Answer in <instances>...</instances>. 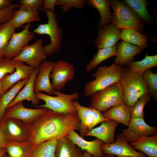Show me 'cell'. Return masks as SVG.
I'll return each mask as SVG.
<instances>
[{
    "mask_svg": "<svg viewBox=\"0 0 157 157\" xmlns=\"http://www.w3.org/2000/svg\"><path fill=\"white\" fill-rule=\"evenodd\" d=\"M98 50L87 65L85 71L90 72L94 69L99 64L109 58L116 55V45L98 49Z\"/></svg>",
    "mask_w": 157,
    "mask_h": 157,
    "instance_id": "obj_30",
    "label": "cell"
},
{
    "mask_svg": "<svg viewBox=\"0 0 157 157\" xmlns=\"http://www.w3.org/2000/svg\"><path fill=\"white\" fill-rule=\"evenodd\" d=\"M82 157H94L92 155L85 151H83ZM104 157H106V155Z\"/></svg>",
    "mask_w": 157,
    "mask_h": 157,
    "instance_id": "obj_46",
    "label": "cell"
},
{
    "mask_svg": "<svg viewBox=\"0 0 157 157\" xmlns=\"http://www.w3.org/2000/svg\"><path fill=\"white\" fill-rule=\"evenodd\" d=\"M111 0H87L86 4L98 11L100 19L97 28L112 23V13L110 10Z\"/></svg>",
    "mask_w": 157,
    "mask_h": 157,
    "instance_id": "obj_23",
    "label": "cell"
},
{
    "mask_svg": "<svg viewBox=\"0 0 157 157\" xmlns=\"http://www.w3.org/2000/svg\"><path fill=\"white\" fill-rule=\"evenodd\" d=\"M123 67L114 63L106 67L101 66L97 68L92 74L95 79L85 84L83 94L86 97L91 96L94 93L116 83H119Z\"/></svg>",
    "mask_w": 157,
    "mask_h": 157,
    "instance_id": "obj_4",
    "label": "cell"
},
{
    "mask_svg": "<svg viewBox=\"0 0 157 157\" xmlns=\"http://www.w3.org/2000/svg\"><path fill=\"white\" fill-rule=\"evenodd\" d=\"M116 47L114 63L121 66L128 64L135 56L142 51L141 48L123 41L118 42Z\"/></svg>",
    "mask_w": 157,
    "mask_h": 157,
    "instance_id": "obj_21",
    "label": "cell"
},
{
    "mask_svg": "<svg viewBox=\"0 0 157 157\" xmlns=\"http://www.w3.org/2000/svg\"><path fill=\"white\" fill-rule=\"evenodd\" d=\"M28 78L18 82L1 94L0 97V112L3 115L9 104L26 85Z\"/></svg>",
    "mask_w": 157,
    "mask_h": 157,
    "instance_id": "obj_31",
    "label": "cell"
},
{
    "mask_svg": "<svg viewBox=\"0 0 157 157\" xmlns=\"http://www.w3.org/2000/svg\"><path fill=\"white\" fill-rule=\"evenodd\" d=\"M47 109L42 108H28L24 106L23 101H21L7 108L3 113V116L19 119L29 125Z\"/></svg>",
    "mask_w": 157,
    "mask_h": 157,
    "instance_id": "obj_14",
    "label": "cell"
},
{
    "mask_svg": "<svg viewBox=\"0 0 157 157\" xmlns=\"http://www.w3.org/2000/svg\"><path fill=\"white\" fill-rule=\"evenodd\" d=\"M53 63L51 61L45 60L41 64L35 81V92H44L49 95L54 94L55 90L53 88L50 80Z\"/></svg>",
    "mask_w": 157,
    "mask_h": 157,
    "instance_id": "obj_16",
    "label": "cell"
},
{
    "mask_svg": "<svg viewBox=\"0 0 157 157\" xmlns=\"http://www.w3.org/2000/svg\"><path fill=\"white\" fill-rule=\"evenodd\" d=\"M130 145L148 157H157V134L141 138L130 142Z\"/></svg>",
    "mask_w": 157,
    "mask_h": 157,
    "instance_id": "obj_25",
    "label": "cell"
},
{
    "mask_svg": "<svg viewBox=\"0 0 157 157\" xmlns=\"http://www.w3.org/2000/svg\"><path fill=\"white\" fill-rule=\"evenodd\" d=\"M151 99V96L149 93L144 94L141 96L133 105L130 107L131 118H144V108L146 104Z\"/></svg>",
    "mask_w": 157,
    "mask_h": 157,
    "instance_id": "obj_36",
    "label": "cell"
},
{
    "mask_svg": "<svg viewBox=\"0 0 157 157\" xmlns=\"http://www.w3.org/2000/svg\"><path fill=\"white\" fill-rule=\"evenodd\" d=\"M56 0H44L42 7L43 9L54 12L55 8L56 6Z\"/></svg>",
    "mask_w": 157,
    "mask_h": 157,
    "instance_id": "obj_42",
    "label": "cell"
},
{
    "mask_svg": "<svg viewBox=\"0 0 157 157\" xmlns=\"http://www.w3.org/2000/svg\"><path fill=\"white\" fill-rule=\"evenodd\" d=\"M0 126L9 141L29 140V126L20 120L3 116Z\"/></svg>",
    "mask_w": 157,
    "mask_h": 157,
    "instance_id": "obj_9",
    "label": "cell"
},
{
    "mask_svg": "<svg viewBox=\"0 0 157 157\" xmlns=\"http://www.w3.org/2000/svg\"><path fill=\"white\" fill-rule=\"evenodd\" d=\"M82 151L88 152L94 157H104L101 147L104 144L101 140L97 138L91 141L84 139L75 131H71L66 136Z\"/></svg>",
    "mask_w": 157,
    "mask_h": 157,
    "instance_id": "obj_18",
    "label": "cell"
},
{
    "mask_svg": "<svg viewBox=\"0 0 157 157\" xmlns=\"http://www.w3.org/2000/svg\"><path fill=\"white\" fill-rule=\"evenodd\" d=\"M83 153L66 136L57 141L55 157H82Z\"/></svg>",
    "mask_w": 157,
    "mask_h": 157,
    "instance_id": "obj_26",
    "label": "cell"
},
{
    "mask_svg": "<svg viewBox=\"0 0 157 157\" xmlns=\"http://www.w3.org/2000/svg\"><path fill=\"white\" fill-rule=\"evenodd\" d=\"M86 0H56V6L62 10L60 15L69 11L72 8L81 10L86 5Z\"/></svg>",
    "mask_w": 157,
    "mask_h": 157,
    "instance_id": "obj_38",
    "label": "cell"
},
{
    "mask_svg": "<svg viewBox=\"0 0 157 157\" xmlns=\"http://www.w3.org/2000/svg\"><path fill=\"white\" fill-rule=\"evenodd\" d=\"M34 69L25 65L24 63L19 62L16 65L14 72L8 74L6 77L2 87L3 93L7 91L18 82L29 78Z\"/></svg>",
    "mask_w": 157,
    "mask_h": 157,
    "instance_id": "obj_22",
    "label": "cell"
},
{
    "mask_svg": "<svg viewBox=\"0 0 157 157\" xmlns=\"http://www.w3.org/2000/svg\"><path fill=\"white\" fill-rule=\"evenodd\" d=\"M20 61L5 57L0 58V79L15 71L16 65Z\"/></svg>",
    "mask_w": 157,
    "mask_h": 157,
    "instance_id": "obj_39",
    "label": "cell"
},
{
    "mask_svg": "<svg viewBox=\"0 0 157 157\" xmlns=\"http://www.w3.org/2000/svg\"><path fill=\"white\" fill-rule=\"evenodd\" d=\"M80 120V135L83 138L97 124L111 119L105 117L101 112L94 108L83 106L77 100L73 102Z\"/></svg>",
    "mask_w": 157,
    "mask_h": 157,
    "instance_id": "obj_8",
    "label": "cell"
},
{
    "mask_svg": "<svg viewBox=\"0 0 157 157\" xmlns=\"http://www.w3.org/2000/svg\"><path fill=\"white\" fill-rule=\"evenodd\" d=\"M57 140L42 143L33 149L29 157H55Z\"/></svg>",
    "mask_w": 157,
    "mask_h": 157,
    "instance_id": "obj_33",
    "label": "cell"
},
{
    "mask_svg": "<svg viewBox=\"0 0 157 157\" xmlns=\"http://www.w3.org/2000/svg\"><path fill=\"white\" fill-rule=\"evenodd\" d=\"M42 10L46 14L48 20L47 23L40 24L34 29L33 32L39 35H49L50 42L43 46L44 51L47 57L59 52L61 49L63 41V31L59 26L57 15L54 12L44 10Z\"/></svg>",
    "mask_w": 157,
    "mask_h": 157,
    "instance_id": "obj_3",
    "label": "cell"
},
{
    "mask_svg": "<svg viewBox=\"0 0 157 157\" xmlns=\"http://www.w3.org/2000/svg\"><path fill=\"white\" fill-rule=\"evenodd\" d=\"M128 65L131 70L141 74L144 71L157 66V55L148 56L140 61H131Z\"/></svg>",
    "mask_w": 157,
    "mask_h": 157,
    "instance_id": "obj_35",
    "label": "cell"
},
{
    "mask_svg": "<svg viewBox=\"0 0 157 157\" xmlns=\"http://www.w3.org/2000/svg\"><path fill=\"white\" fill-rule=\"evenodd\" d=\"M148 36L131 29H123L120 33V39L132 44L136 45L142 49L148 47Z\"/></svg>",
    "mask_w": 157,
    "mask_h": 157,
    "instance_id": "obj_29",
    "label": "cell"
},
{
    "mask_svg": "<svg viewBox=\"0 0 157 157\" xmlns=\"http://www.w3.org/2000/svg\"><path fill=\"white\" fill-rule=\"evenodd\" d=\"M3 157H7V154L6 153V154L4 156H3Z\"/></svg>",
    "mask_w": 157,
    "mask_h": 157,
    "instance_id": "obj_50",
    "label": "cell"
},
{
    "mask_svg": "<svg viewBox=\"0 0 157 157\" xmlns=\"http://www.w3.org/2000/svg\"><path fill=\"white\" fill-rule=\"evenodd\" d=\"M39 70V68L34 69L26 83L9 104L7 108L10 107L19 102L23 101L24 100L31 101L34 106L38 105L39 99L37 97L35 91L34 83Z\"/></svg>",
    "mask_w": 157,
    "mask_h": 157,
    "instance_id": "obj_19",
    "label": "cell"
},
{
    "mask_svg": "<svg viewBox=\"0 0 157 157\" xmlns=\"http://www.w3.org/2000/svg\"><path fill=\"white\" fill-rule=\"evenodd\" d=\"M119 83L123 90V101L129 107L143 94L149 93L146 83L141 74L134 72L128 67H123Z\"/></svg>",
    "mask_w": 157,
    "mask_h": 157,
    "instance_id": "obj_2",
    "label": "cell"
},
{
    "mask_svg": "<svg viewBox=\"0 0 157 157\" xmlns=\"http://www.w3.org/2000/svg\"><path fill=\"white\" fill-rule=\"evenodd\" d=\"M8 75H6L3 78L0 79V97L3 94L2 91V87L3 83Z\"/></svg>",
    "mask_w": 157,
    "mask_h": 157,
    "instance_id": "obj_45",
    "label": "cell"
},
{
    "mask_svg": "<svg viewBox=\"0 0 157 157\" xmlns=\"http://www.w3.org/2000/svg\"><path fill=\"white\" fill-rule=\"evenodd\" d=\"M103 115L106 118L127 126L131 118L130 107L124 103L111 108Z\"/></svg>",
    "mask_w": 157,
    "mask_h": 157,
    "instance_id": "obj_24",
    "label": "cell"
},
{
    "mask_svg": "<svg viewBox=\"0 0 157 157\" xmlns=\"http://www.w3.org/2000/svg\"><path fill=\"white\" fill-rule=\"evenodd\" d=\"M128 142L120 133L117 135L116 140L113 143L103 144L101 150L105 155H116L117 157H147L142 152L135 151Z\"/></svg>",
    "mask_w": 157,
    "mask_h": 157,
    "instance_id": "obj_12",
    "label": "cell"
},
{
    "mask_svg": "<svg viewBox=\"0 0 157 157\" xmlns=\"http://www.w3.org/2000/svg\"><path fill=\"white\" fill-rule=\"evenodd\" d=\"M98 35L94 43L98 49L115 45L120 39L121 32L112 23L99 28Z\"/></svg>",
    "mask_w": 157,
    "mask_h": 157,
    "instance_id": "obj_17",
    "label": "cell"
},
{
    "mask_svg": "<svg viewBox=\"0 0 157 157\" xmlns=\"http://www.w3.org/2000/svg\"><path fill=\"white\" fill-rule=\"evenodd\" d=\"M9 142L0 126V149H3Z\"/></svg>",
    "mask_w": 157,
    "mask_h": 157,
    "instance_id": "obj_43",
    "label": "cell"
},
{
    "mask_svg": "<svg viewBox=\"0 0 157 157\" xmlns=\"http://www.w3.org/2000/svg\"><path fill=\"white\" fill-rule=\"evenodd\" d=\"M106 157H116L114 155H106Z\"/></svg>",
    "mask_w": 157,
    "mask_h": 157,
    "instance_id": "obj_49",
    "label": "cell"
},
{
    "mask_svg": "<svg viewBox=\"0 0 157 157\" xmlns=\"http://www.w3.org/2000/svg\"><path fill=\"white\" fill-rule=\"evenodd\" d=\"M6 153V151L4 149H0V157H3Z\"/></svg>",
    "mask_w": 157,
    "mask_h": 157,
    "instance_id": "obj_47",
    "label": "cell"
},
{
    "mask_svg": "<svg viewBox=\"0 0 157 157\" xmlns=\"http://www.w3.org/2000/svg\"><path fill=\"white\" fill-rule=\"evenodd\" d=\"M88 107L101 112H105L111 108L123 103V90L119 83H113L97 91L91 96Z\"/></svg>",
    "mask_w": 157,
    "mask_h": 157,
    "instance_id": "obj_7",
    "label": "cell"
},
{
    "mask_svg": "<svg viewBox=\"0 0 157 157\" xmlns=\"http://www.w3.org/2000/svg\"><path fill=\"white\" fill-rule=\"evenodd\" d=\"M43 40L40 39L31 45H26L18 55L12 59L25 63L34 69L38 68L47 57L43 49Z\"/></svg>",
    "mask_w": 157,
    "mask_h": 157,
    "instance_id": "obj_11",
    "label": "cell"
},
{
    "mask_svg": "<svg viewBox=\"0 0 157 157\" xmlns=\"http://www.w3.org/2000/svg\"><path fill=\"white\" fill-rule=\"evenodd\" d=\"M124 2L143 20L148 23L151 22V17L147 8L145 0H124Z\"/></svg>",
    "mask_w": 157,
    "mask_h": 157,
    "instance_id": "obj_34",
    "label": "cell"
},
{
    "mask_svg": "<svg viewBox=\"0 0 157 157\" xmlns=\"http://www.w3.org/2000/svg\"><path fill=\"white\" fill-rule=\"evenodd\" d=\"M44 0H19V8L27 10H40Z\"/></svg>",
    "mask_w": 157,
    "mask_h": 157,
    "instance_id": "obj_40",
    "label": "cell"
},
{
    "mask_svg": "<svg viewBox=\"0 0 157 157\" xmlns=\"http://www.w3.org/2000/svg\"><path fill=\"white\" fill-rule=\"evenodd\" d=\"M33 149L27 141H9L3 149L8 157H29Z\"/></svg>",
    "mask_w": 157,
    "mask_h": 157,
    "instance_id": "obj_28",
    "label": "cell"
},
{
    "mask_svg": "<svg viewBox=\"0 0 157 157\" xmlns=\"http://www.w3.org/2000/svg\"><path fill=\"white\" fill-rule=\"evenodd\" d=\"M79 122L76 112L65 114L47 109L29 125L28 141L33 148L47 141H58L72 130L79 131Z\"/></svg>",
    "mask_w": 157,
    "mask_h": 157,
    "instance_id": "obj_1",
    "label": "cell"
},
{
    "mask_svg": "<svg viewBox=\"0 0 157 157\" xmlns=\"http://www.w3.org/2000/svg\"><path fill=\"white\" fill-rule=\"evenodd\" d=\"M75 74L74 66L67 61L59 60L53 63L50 75L53 88L58 91L62 90L67 82L74 79Z\"/></svg>",
    "mask_w": 157,
    "mask_h": 157,
    "instance_id": "obj_10",
    "label": "cell"
},
{
    "mask_svg": "<svg viewBox=\"0 0 157 157\" xmlns=\"http://www.w3.org/2000/svg\"><path fill=\"white\" fill-rule=\"evenodd\" d=\"M119 123L112 120L105 121L99 126L93 128L85 135L86 136L96 137L102 140L105 144L113 143L115 132Z\"/></svg>",
    "mask_w": 157,
    "mask_h": 157,
    "instance_id": "obj_20",
    "label": "cell"
},
{
    "mask_svg": "<svg viewBox=\"0 0 157 157\" xmlns=\"http://www.w3.org/2000/svg\"><path fill=\"white\" fill-rule=\"evenodd\" d=\"M141 74L147 83L149 94L157 101V74L153 73L149 69L144 71Z\"/></svg>",
    "mask_w": 157,
    "mask_h": 157,
    "instance_id": "obj_37",
    "label": "cell"
},
{
    "mask_svg": "<svg viewBox=\"0 0 157 157\" xmlns=\"http://www.w3.org/2000/svg\"><path fill=\"white\" fill-rule=\"evenodd\" d=\"M13 24L16 28H20L24 24L41 20L39 10H27L18 8L11 19Z\"/></svg>",
    "mask_w": 157,
    "mask_h": 157,
    "instance_id": "obj_27",
    "label": "cell"
},
{
    "mask_svg": "<svg viewBox=\"0 0 157 157\" xmlns=\"http://www.w3.org/2000/svg\"><path fill=\"white\" fill-rule=\"evenodd\" d=\"M19 6L18 3H12L6 8L0 10V24L11 19Z\"/></svg>",
    "mask_w": 157,
    "mask_h": 157,
    "instance_id": "obj_41",
    "label": "cell"
},
{
    "mask_svg": "<svg viewBox=\"0 0 157 157\" xmlns=\"http://www.w3.org/2000/svg\"><path fill=\"white\" fill-rule=\"evenodd\" d=\"M110 7L113 11L111 23L117 28L144 32L145 23L136 15L125 2L112 0Z\"/></svg>",
    "mask_w": 157,
    "mask_h": 157,
    "instance_id": "obj_5",
    "label": "cell"
},
{
    "mask_svg": "<svg viewBox=\"0 0 157 157\" xmlns=\"http://www.w3.org/2000/svg\"><path fill=\"white\" fill-rule=\"evenodd\" d=\"M16 29L11 19L0 24V58L5 57L6 49Z\"/></svg>",
    "mask_w": 157,
    "mask_h": 157,
    "instance_id": "obj_32",
    "label": "cell"
},
{
    "mask_svg": "<svg viewBox=\"0 0 157 157\" xmlns=\"http://www.w3.org/2000/svg\"><path fill=\"white\" fill-rule=\"evenodd\" d=\"M13 0H0V10L4 9L12 4Z\"/></svg>",
    "mask_w": 157,
    "mask_h": 157,
    "instance_id": "obj_44",
    "label": "cell"
},
{
    "mask_svg": "<svg viewBox=\"0 0 157 157\" xmlns=\"http://www.w3.org/2000/svg\"><path fill=\"white\" fill-rule=\"evenodd\" d=\"M31 26L30 24H28L22 30L13 34L6 49L5 58L12 59L17 56L34 38L35 33L29 31Z\"/></svg>",
    "mask_w": 157,
    "mask_h": 157,
    "instance_id": "obj_15",
    "label": "cell"
},
{
    "mask_svg": "<svg viewBox=\"0 0 157 157\" xmlns=\"http://www.w3.org/2000/svg\"><path fill=\"white\" fill-rule=\"evenodd\" d=\"M3 117V115L0 112V126Z\"/></svg>",
    "mask_w": 157,
    "mask_h": 157,
    "instance_id": "obj_48",
    "label": "cell"
},
{
    "mask_svg": "<svg viewBox=\"0 0 157 157\" xmlns=\"http://www.w3.org/2000/svg\"><path fill=\"white\" fill-rule=\"evenodd\" d=\"M127 126V129L122 130V133L130 142L157 134V128L148 124L143 118H131Z\"/></svg>",
    "mask_w": 157,
    "mask_h": 157,
    "instance_id": "obj_13",
    "label": "cell"
},
{
    "mask_svg": "<svg viewBox=\"0 0 157 157\" xmlns=\"http://www.w3.org/2000/svg\"><path fill=\"white\" fill-rule=\"evenodd\" d=\"M54 94L56 96L46 94L42 92H35L38 98L44 101V104L34 106L46 108L56 112L65 114L76 112L73 102L79 98V94L78 92L65 94L55 90Z\"/></svg>",
    "mask_w": 157,
    "mask_h": 157,
    "instance_id": "obj_6",
    "label": "cell"
}]
</instances>
